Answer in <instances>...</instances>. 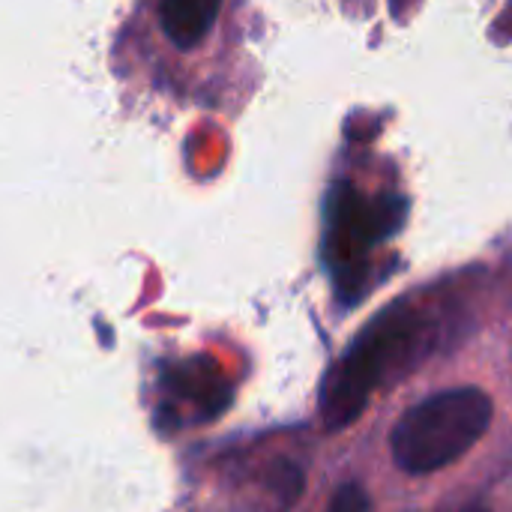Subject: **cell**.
Instances as JSON below:
<instances>
[{
	"label": "cell",
	"mask_w": 512,
	"mask_h": 512,
	"mask_svg": "<svg viewBox=\"0 0 512 512\" xmlns=\"http://www.w3.org/2000/svg\"><path fill=\"white\" fill-rule=\"evenodd\" d=\"M405 216L402 198H381L363 204L351 183H342L330 198V234H327V261L339 276L351 270L363 249L387 240Z\"/></svg>",
	"instance_id": "4"
},
{
	"label": "cell",
	"mask_w": 512,
	"mask_h": 512,
	"mask_svg": "<svg viewBox=\"0 0 512 512\" xmlns=\"http://www.w3.org/2000/svg\"><path fill=\"white\" fill-rule=\"evenodd\" d=\"M225 0H138L117 30L114 72L153 87L174 84L180 60L198 54L222 18Z\"/></svg>",
	"instance_id": "1"
},
{
	"label": "cell",
	"mask_w": 512,
	"mask_h": 512,
	"mask_svg": "<svg viewBox=\"0 0 512 512\" xmlns=\"http://www.w3.org/2000/svg\"><path fill=\"white\" fill-rule=\"evenodd\" d=\"M417 345V318L396 306L384 312L336 363L321 387V417L330 432L351 426L366 408L372 390L387 381L390 366L405 360Z\"/></svg>",
	"instance_id": "3"
},
{
	"label": "cell",
	"mask_w": 512,
	"mask_h": 512,
	"mask_svg": "<svg viewBox=\"0 0 512 512\" xmlns=\"http://www.w3.org/2000/svg\"><path fill=\"white\" fill-rule=\"evenodd\" d=\"M489 426L492 399L477 387H459L414 405L396 423L390 450L402 471L432 474L462 459Z\"/></svg>",
	"instance_id": "2"
},
{
	"label": "cell",
	"mask_w": 512,
	"mask_h": 512,
	"mask_svg": "<svg viewBox=\"0 0 512 512\" xmlns=\"http://www.w3.org/2000/svg\"><path fill=\"white\" fill-rule=\"evenodd\" d=\"M372 507V501L357 489V486H345L333 501H330V510H345V512H351V510H369Z\"/></svg>",
	"instance_id": "6"
},
{
	"label": "cell",
	"mask_w": 512,
	"mask_h": 512,
	"mask_svg": "<svg viewBox=\"0 0 512 512\" xmlns=\"http://www.w3.org/2000/svg\"><path fill=\"white\" fill-rule=\"evenodd\" d=\"M273 489L282 492V501L285 504H291L294 498H300V492H303V474H300V468L291 465V462H279L276 465V477H273Z\"/></svg>",
	"instance_id": "5"
}]
</instances>
